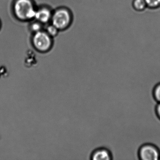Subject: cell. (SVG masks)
Instances as JSON below:
<instances>
[{
  "mask_svg": "<svg viewBox=\"0 0 160 160\" xmlns=\"http://www.w3.org/2000/svg\"><path fill=\"white\" fill-rule=\"evenodd\" d=\"M132 7L135 11L138 12H142L148 8L145 0H133Z\"/></svg>",
  "mask_w": 160,
  "mask_h": 160,
  "instance_id": "52a82bcc",
  "label": "cell"
},
{
  "mask_svg": "<svg viewBox=\"0 0 160 160\" xmlns=\"http://www.w3.org/2000/svg\"><path fill=\"white\" fill-rule=\"evenodd\" d=\"M35 18L42 23H47L50 19L51 13L47 9H42L36 12Z\"/></svg>",
  "mask_w": 160,
  "mask_h": 160,
  "instance_id": "8992f818",
  "label": "cell"
},
{
  "mask_svg": "<svg viewBox=\"0 0 160 160\" xmlns=\"http://www.w3.org/2000/svg\"><path fill=\"white\" fill-rule=\"evenodd\" d=\"M41 26L38 24H34L32 25V29L36 32H38L41 29Z\"/></svg>",
  "mask_w": 160,
  "mask_h": 160,
  "instance_id": "8fae6325",
  "label": "cell"
},
{
  "mask_svg": "<svg viewBox=\"0 0 160 160\" xmlns=\"http://www.w3.org/2000/svg\"><path fill=\"white\" fill-rule=\"evenodd\" d=\"M147 7L150 9H157L160 7V0H145Z\"/></svg>",
  "mask_w": 160,
  "mask_h": 160,
  "instance_id": "ba28073f",
  "label": "cell"
},
{
  "mask_svg": "<svg viewBox=\"0 0 160 160\" xmlns=\"http://www.w3.org/2000/svg\"><path fill=\"white\" fill-rule=\"evenodd\" d=\"M91 159L93 160H110L112 159L111 154L107 149H96L92 153Z\"/></svg>",
  "mask_w": 160,
  "mask_h": 160,
  "instance_id": "5b68a950",
  "label": "cell"
},
{
  "mask_svg": "<svg viewBox=\"0 0 160 160\" xmlns=\"http://www.w3.org/2000/svg\"><path fill=\"white\" fill-rule=\"evenodd\" d=\"M156 113L157 115H158L160 118V103H159L158 105L157 106V107L156 108Z\"/></svg>",
  "mask_w": 160,
  "mask_h": 160,
  "instance_id": "7c38bea8",
  "label": "cell"
},
{
  "mask_svg": "<svg viewBox=\"0 0 160 160\" xmlns=\"http://www.w3.org/2000/svg\"><path fill=\"white\" fill-rule=\"evenodd\" d=\"M14 9L17 16L20 19H30L35 17L36 12L30 0H18Z\"/></svg>",
  "mask_w": 160,
  "mask_h": 160,
  "instance_id": "6da1fadb",
  "label": "cell"
},
{
  "mask_svg": "<svg viewBox=\"0 0 160 160\" xmlns=\"http://www.w3.org/2000/svg\"><path fill=\"white\" fill-rule=\"evenodd\" d=\"M153 95L156 101L160 102V84L155 87L153 90Z\"/></svg>",
  "mask_w": 160,
  "mask_h": 160,
  "instance_id": "9c48e42d",
  "label": "cell"
},
{
  "mask_svg": "<svg viewBox=\"0 0 160 160\" xmlns=\"http://www.w3.org/2000/svg\"><path fill=\"white\" fill-rule=\"evenodd\" d=\"M33 43L39 51H46L51 46V40L49 36L45 32H38L33 37Z\"/></svg>",
  "mask_w": 160,
  "mask_h": 160,
  "instance_id": "277c9868",
  "label": "cell"
},
{
  "mask_svg": "<svg viewBox=\"0 0 160 160\" xmlns=\"http://www.w3.org/2000/svg\"><path fill=\"white\" fill-rule=\"evenodd\" d=\"M57 29L58 28H56L55 26H49L47 28V31L48 33L52 36L56 35L57 34Z\"/></svg>",
  "mask_w": 160,
  "mask_h": 160,
  "instance_id": "30bf717a",
  "label": "cell"
},
{
  "mask_svg": "<svg viewBox=\"0 0 160 160\" xmlns=\"http://www.w3.org/2000/svg\"><path fill=\"white\" fill-rule=\"evenodd\" d=\"M70 22V14L65 10H59L55 13L52 18L53 26L59 29L66 28Z\"/></svg>",
  "mask_w": 160,
  "mask_h": 160,
  "instance_id": "3957f363",
  "label": "cell"
},
{
  "mask_svg": "<svg viewBox=\"0 0 160 160\" xmlns=\"http://www.w3.org/2000/svg\"><path fill=\"white\" fill-rule=\"evenodd\" d=\"M139 157L143 160H158L160 159V152L154 145H143L139 149Z\"/></svg>",
  "mask_w": 160,
  "mask_h": 160,
  "instance_id": "7a4b0ae2",
  "label": "cell"
}]
</instances>
